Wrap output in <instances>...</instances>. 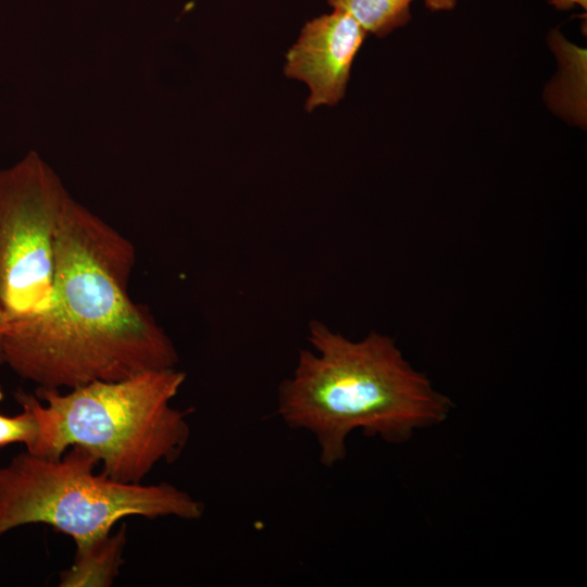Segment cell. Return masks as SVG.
<instances>
[{
    "label": "cell",
    "mask_w": 587,
    "mask_h": 587,
    "mask_svg": "<svg viewBox=\"0 0 587 587\" xmlns=\"http://www.w3.org/2000/svg\"><path fill=\"white\" fill-rule=\"evenodd\" d=\"M136 260L128 238L71 197L55 238L50 305L4 332V364L53 389L176 367L171 338L129 296Z\"/></svg>",
    "instance_id": "obj_1"
},
{
    "label": "cell",
    "mask_w": 587,
    "mask_h": 587,
    "mask_svg": "<svg viewBox=\"0 0 587 587\" xmlns=\"http://www.w3.org/2000/svg\"><path fill=\"white\" fill-rule=\"evenodd\" d=\"M314 351L300 350L297 366L278 391V414L292 429L310 432L321 463L334 466L347 455L357 429L390 444L436 426L452 403L403 358L395 341L372 332L359 341L311 322Z\"/></svg>",
    "instance_id": "obj_2"
},
{
    "label": "cell",
    "mask_w": 587,
    "mask_h": 587,
    "mask_svg": "<svg viewBox=\"0 0 587 587\" xmlns=\"http://www.w3.org/2000/svg\"><path fill=\"white\" fill-rule=\"evenodd\" d=\"M186 374L176 367L151 370L118 380H97L61 392L17 390V403L28 405L38 423L30 453L58 459L78 446L102 465L108 477L141 483L161 462L172 463L186 447L191 409L171 402Z\"/></svg>",
    "instance_id": "obj_3"
},
{
    "label": "cell",
    "mask_w": 587,
    "mask_h": 587,
    "mask_svg": "<svg viewBox=\"0 0 587 587\" xmlns=\"http://www.w3.org/2000/svg\"><path fill=\"white\" fill-rule=\"evenodd\" d=\"M98 461L78 446L51 459L22 452L0 467V537L26 524H47L77 549L110 535L130 515L197 520L203 503L168 483L128 484L96 473Z\"/></svg>",
    "instance_id": "obj_4"
},
{
    "label": "cell",
    "mask_w": 587,
    "mask_h": 587,
    "mask_svg": "<svg viewBox=\"0 0 587 587\" xmlns=\"http://www.w3.org/2000/svg\"><path fill=\"white\" fill-rule=\"evenodd\" d=\"M70 199L59 176L34 151L0 170V307L5 330L33 321L50 305L55 238Z\"/></svg>",
    "instance_id": "obj_5"
},
{
    "label": "cell",
    "mask_w": 587,
    "mask_h": 587,
    "mask_svg": "<svg viewBox=\"0 0 587 587\" xmlns=\"http://www.w3.org/2000/svg\"><path fill=\"white\" fill-rule=\"evenodd\" d=\"M366 34L355 20L338 10L303 26L287 52L284 71L309 86L308 111L334 105L344 98L352 62Z\"/></svg>",
    "instance_id": "obj_6"
},
{
    "label": "cell",
    "mask_w": 587,
    "mask_h": 587,
    "mask_svg": "<svg viewBox=\"0 0 587 587\" xmlns=\"http://www.w3.org/2000/svg\"><path fill=\"white\" fill-rule=\"evenodd\" d=\"M547 41L558 59L559 71L545 89V101L558 116L585 128L587 50L569 41L558 29L550 32Z\"/></svg>",
    "instance_id": "obj_7"
},
{
    "label": "cell",
    "mask_w": 587,
    "mask_h": 587,
    "mask_svg": "<svg viewBox=\"0 0 587 587\" xmlns=\"http://www.w3.org/2000/svg\"><path fill=\"white\" fill-rule=\"evenodd\" d=\"M124 529L77 549L73 566L61 575L60 586H109L118 573Z\"/></svg>",
    "instance_id": "obj_8"
},
{
    "label": "cell",
    "mask_w": 587,
    "mask_h": 587,
    "mask_svg": "<svg viewBox=\"0 0 587 587\" xmlns=\"http://www.w3.org/2000/svg\"><path fill=\"white\" fill-rule=\"evenodd\" d=\"M413 0H327L334 9L349 14L366 33L384 37L411 18Z\"/></svg>",
    "instance_id": "obj_9"
},
{
    "label": "cell",
    "mask_w": 587,
    "mask_h": 587,
    "mask_svg": "<svg viewBox=\"0 0 587 587\" xmlns=\"http://www.w3.org/2000/svg\"><path fill=\"white\" fill-rule=\"evenodd\" d=\"M1 398V392H0ZM23 412L8 416L0 413V448L12 444H24L30 450L38 436V423L32 409L18 403Z\"/></svg>",
    "instance_id": "obj_10"
},
{
    "label": "cell",
    "mask_w": 587,
    "mask_h": 587,
    "mask_svg": "<svg viewBox=\"0 0 587 587\" xmlns=\"http://www.w3.org/2000/svg\"><path fill=\"white\" fill-rule=\"evenodd\" d=\"M549 4L560 11H567L575 7H579L586 11L587 0H549Z\"/></svg>",
    "instance_id": "obj_11"
},
{
    "label": "cell",
    "mask_w": 587,
    "mask_h": 587,
    "mask_svg": "<svg viewBox=\"0 0 587 587\" xmlns=\"http://www.w3.org/2000/svg\"><path fill=\"white\" fill-rule=\"evenodd\" d=\"M424 3L432 11H448L454 8L457 0H424Z\"/></svg>",
    "instance_id": "obj_12"
},
{
    "label": "cell",
    "mask_w": 587,
    "mask_h": 587,
    "mask_svg": "<svg viewBox=\"0 0 587 587\" xmlns=\"http://www.w3.org/2000/svg\"><path fill=\"white\" fill-rule=\"evenodd\" d=\"M5 330V320L2 312V309L0 307V365L4 364V357H3V336Z\"/></svg>",
    "instance_id": "obj_13"
}]
</instances>
